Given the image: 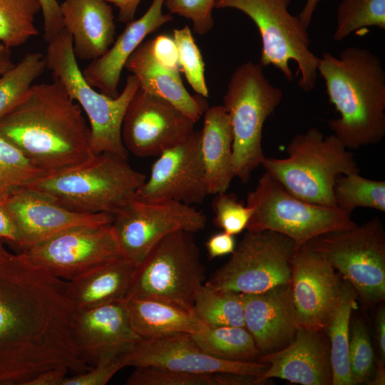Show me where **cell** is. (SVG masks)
<instances>
[{
    "mask_svg": "<svg viewBox=\"0 0 385 385\" xmlns=\"http://www.w3.org/2000/svg\"><path fill=\"white\" fill-rule=\"evenodd\" d=\"M66 283L0 240V385H25L56 367L89 369L72 337Z\"/></svg>",
    "mask_w": 385,
    "mask_h": 385,
    "instance_id": "cell-1",
    "label": "cell"
},
{
    "mask_svg": "<svg viewBox=\"0 0 385 385\" xmlns=\"http://www.w3.org/2000/svg\"><path fill=\"white\" fill-rule=\"evenodd\" d=\"M82 111L58 81L34 84L0 118V134L46 175L63 172L95 155Z\"/></svg>",
    "mask_w": 385,
    "mask_h": 385,
    "instance_id": "cell-2",
    "label": "cell"
},
{
    "mask_svg": "<svg viewBox=\"0 0 385 385\" xmlns=\"http://www.w3.org/2000/svg\"><path fill=\"white\" fill-rule=\"evenodd\" d=\"M318 74L339 117L328 126L348 150L375 145L385 135V71L366 48L349 46L338 56L323 53Z\"/></svg>",
    "mask_w": 385,
    "mask_h": 385,
    "instance_id": "cell-3",
    "label": "cell"
},
{
    "mask_svg": "<svg viewBox=\"0 0 385 385\" xmlns=\"http://www.w3.org/2000/svg\"><path fill=\"white\" fill-rule=\"evenodd\" d=\"M145 179L127 158L102 153L69 170L45 175L27 187L71 210L113 216L135 197Z\"/></svg>",
    "mask_w": 385,
    "mask_h": 385,
    "instance_id": "cell-4",
    "label": "cell"
},
{
    "mask_svg": "<svg viewBox=\"0 0 385 385\" xmlns=\"http://www.w3.org/2000/svg\"><path fill=\"white\" fill-rule=\"evenodd\" d=\"M286 158L265 157L261 165L290 194L310 204L337 207L333 188L339 175L359 173L354 155L334 135L312 127L294 136Z\"/></svg>",
    "mask_w": 385,
    "mask_h": 385,
    "instance_id": "cell-5",
    "label": "cell"
},
{
    "mask_svg": "<svg viewBox=\"0 0 385 385\" xmlns=\"http://www.w3.org/2000/svg\"><path fill=\"white\" fill-rule=\"evenodd\" d=\"M44 56L53 80L63 85L86 113L93 153H110L127 158L121 127L128 103L140 87L137 78L128 76L123 91L115 98L97 91L84 79L73 53L72 38L65 30L48 43Z\"/></svg>",
    "mask_w": 385,
    "mask_h": 385,
    "instance_id": "cell-6",
    "label": "cell"
},
{
    "mask_svg": "<svg viewBox=\"0 0 385 385\" xmlns=\"http://www.w3.org/2000/svg\"><path fill=\"white\" fill-rule=\"evenodd\" d=\"M283 98L280 88L266 78L263 66L247 61L232 73L223 96L232 135V164L235 178L247 183L265 158L262 130Z\"/></svg>",
    "mask_w": 385,
    "mask_h": 385,
    "instance_id": "cell-7",
    "label": "cell"
},
{
    "mask_svg": "<svg viewBox=\"0 0 385 385\" xmlns=\"http://www.w3.org/2000/svg\"><path fill=\"white\" fill-rule=\"evenodd\" d=\"M193 234L178 230L159 241L135 266L125 299L156 300L193 312L196 296L205 282Z\"/></svg>",
    "mask_w": 385,
    "mask_h": 385,
    "instance_id": "cell-8",
    "label": "cell"
},
{
    "mask_svg": "<svg viewBox=\"0 0 385 385\" xmlns=\"http://www.w3.org/2000/svg\"><path fill=\"white\" fill-rule=\"evenodd\" d=\"M292 0H215V9H234L247 15L258 29L261 42L260 63L278 69L289 82L294 79L290 61L297 65V85L312 91L318 76L319 57L309 48L307 29L289 11Z\"/></svg>",
    "mask_w": 385,
    "mask_h": 385,
    "instance_id": "cell-9",
    "label": "cell"
},
{
    "mask_svg": "<svg viewBox=\"0 0 385 385\" xmlns=\"http://www.w3.org/2000/svg\"><path fill=\"white\" fill-rule=\"evenodd\" d=\"M246 204L253 210L247 230L281 233L292 240L297 247L322 234L356 225L351 212L304 202L267 172L248 193Z\"/></svg>",
    "mask_w": 385,
    "mask_h": 385,
    "instance_id": "cell-10",
    "label": "cell"
},
{
    "mask_svg": "<svg viewBox=\"0 0 385 385\" xmlns=\"http://www.w3.org/2000/svg\"><path fill=\"white\" fill-rule=\"evenodd\" d=\"M307 244L322 255L369 304L385 299V231L378 217L319 235Z\"/></svg>",
    "mask_w": 385,
    "mask_h": 385,
    "instance_id": "cell-11",
    "label": "cell"
},
{
    "mask_svg": "<svg viewBox=\"0 0 385 385\" xmlns=\"http://www.w3.org/2000/svg\"><path fill=\"white\" fill-rule=\"evenodd\" d=\"M247 231L230 260L205 282L206 287L257 293L289 284L294 242L274 231Z\"/></svg>",
    "mask_w": 385,
    "mask_h": 385,
    "instance_id": "cell-12",
    "label": "cell"
},
{
    "mask_svg": "<svg viewBox=\"0 0 385 385\" xmlns=\"http://www.w3.org/2000/svg\"><path fill=\"white\" fill-rule=\"evenodd\" d=\"M206 223L205 213L192 205L135 197L113 216L111 227L121 256L136 266L168 235L178 230L195 233Z\"/></svg>",
    "mask_w": 385,
    "mask_h": 385,
    "instance_id": "cell-13",
    "label": "cell"
},
{
    "mask_svg": "<svg viewBox=\"0 0 385 385\" xmlns=\"http://www.w3.org/2000/svg\"><path fill=\"white\" fill-rule=\"evenodd\" d=\"M21 253L33 265L66 281L122 257L111 224L70 228Z\"/></svg>",
    "mask_w": 385,
    "mask_h": 385,
    "instance_id": "cell-14",
    "label": "cell"
},
{
    "mask_svg": "<svg viewBox=\"0 0 385 385\" xmlns=\"http://www.w3.org/2000/svg\"><path fill=\"white\" fill-rule=\"evenodd\" d=\"M195 123L167 100L139 87L126 108L121 138L137 157L158 156L189 138Z\"/></svg>",
    "mask_w": 385,
    "mask_h": 385,
    "instance_id": "cell-15",
    "label": "cell"
},
{
    "mask_svg": "<svg viewBox=\"0 0 385 385\" xmlns=\"http://www.w3.org/2000/svg\"><path fill=\"white\" fill-rule=\"evenodd\" d=\"M201 130L185 141L170 148L153 163L148 178L135 197L146 201L172 200L192 205L208 195L200 150Z\"/></svg>",
    "mask_w": 385,
    "mask_h": 385,
    "instance_id": "cell-16",
    "label": "cell"
},
{
    "mask_svg": "<svg viewBox=\"0 0 385 385\" xmlns=\"http://www.w3.org/2000/svg\"><path fill=\"white\" fill-rule=\"evenodd\" d=\"M297 327L324 330L342 280L329 262L307 243L296 248L289 282Z\"/></svg>",
    "mask_w": 385,
    "mask_h": 385,
    "instance_id": "cell-17",
    "label": "cell"
},
{
    "mask_svg": "<svg viewBox=\"0 0 385 385\" xmlns=\"http://www.w3.org/2000/svg\"><path fill=\"white\" fill-rule=\"evenodd\" d=\"M16 231L22 250L70 228L111 224L113 216L71 210L38 190L24 187L0 200Z\"/></svg>",
    "mask_w": 385,
    "mask_h": 385,
    "instance_id": "cell-18",
    "label": "cell"
},
{
    "mask_svg": "<svg viewBox=\"0 0 385 385\" xmlns=\"http://www.w3.org/2000/svg\"><path fill=\"white\" fill-rule=\"evenodd\" d=\"M125 366H152L193 373H233L260 376L268 368L260 362L231 361L205 353L192 334L182 333L141 339L120 355Z\"/></svg>",
    "mask_w": 385,
    "mask_h": 385,
    "instance_id": "cell-19",
    "label": "cell"
},
{
    "mask_svg": "<svg viewBox=\"0 0 385 385\" xmlns=\"http://www.w3.org/2000/svg\"><path fill=\"white\" fill-rule=\"evenodd\" d=\"M71 333L87 365L116 358L141 340L130 326L123 301L74 311Z\"/></svg>",
    "mask_w": 385,
    "mask_h": 385,
    "instance_id": "cell-20",
    "label": "cell"
},
{
    "mask_svg": "<svg viewBox=\"0 0 385 385\" xmlns=\"http://www.w3.org/2000/svg\"><path fill=\"white\" fill-rule=\"evenodd\" d=\"M322 332L297 327L287 346L261 354L257 362L267 364L268 368L259 381L263 384L279 378L302 385H332L329 346Z\"/></svg>",
    "mask_w": 385,
    "mask_h": 385,
    "instance_id": "cell-21",
    "label": "cell"
},
{
    "mask_svg": "<svg viewBox=\"0 0 385 385\" xmlns=\"http://www.w3.org/2000/svg\"><path fill=\"white\" fill-rule=\"evenodd\" d=\"M245 328L261 354L279 350L297 329L289 284L257 293H240Z\"/></svg>",
    "mask_w": 385,
    "mask_h": 385,
    "instance_id": "cell-22",
    "label": "cell"
},
{
    "mask_svg": "<svg viewBox=\"0 0 385 385\" xmlns=\"http://www.w3.org/2000/svg\"><path fill=\"white\" fill-rule=\"evenodd\" d=\"M165 1L153 0L140 18L127 23L125 29L103 56L91 61L81 71L91 86L113 98L119 95L120 75L129 56L148 34L173 19L169 13L163 12Z\"/></svg>",
    "mask_w": 385,
    "mask_h": 385,
    "instance_id": "cell-23",
    "label": "cell"
},
{
    "mask_svg": "<svg viewBox=\"0 0 385 385\" xmlns=\"http://www.w3.org/2000/svg\"><path fill=\"white\" fill-rule=\"evenodd\" d=\"M60 9L63 30L72 38L76 59L91 61L111 46L115 24L107 0H64Z\"/></svg>",
    "mask_w": 385,
    "mask_h": 385,
    "instance_id": "cell-24",
    "label": "cell"
},
{
    "mask_svg": "<svg viewBox=\"0 0 385 385\" xmlns=\"http://www.w3.org/2000/svg\"><path fill=\"white\" fill-rule=\"evenodd\" d=\"M125 68L135 76L140 88L164 98L195 123L209 108L205 98L185 89L178 70L168 68L154 57L150 39L143 41L128 58Z\"/></svg>",
    "mask_w": 385,
    "mask_h": 385,
    "instance_id": "cell-25",
    "label": "cell"
},
{
    "mask_svg": "<svg viewBox=\"0 0 385 385\" xmlns=\"http://www.w3.org/2000/svg\"><path fill=\"white\" fill-rule=\"evenodd\" d=\"M135 267L121 257L67 281L66 296L73 312L123 301Z\"/></svg>",
    "mask_w": 385,
    "mask_h": 385,
    "instance_id": "cell-26",
    "label": "cell"
},
{
    "mask_svg": "<svg viewBox=\"0 0 385 385\" xmlns=\"http://www.w3.org/2000/svg\"><path fill=\"white\" fill-rule=\"evenodd\" d=\"M200 150L209 195L227 192L235 178L232 164L233 135L223 106L209 107L204 113Z\"/></svg>",
    "mask_w": 385,
    "mask_h": 385,
    "instance_id": "cell-27",
    "label": "cell"
},
{
    "mask_svg": "<svg viewBox=\"0 0 385 385\" xmlns=\"http://www.w3.org/2000/svg\"><path fill=\"white\" fill-rule=\"evenodd\" d=\"M129 322L141 339H155L177 334H195L209 327L192 312L162 302L128 298L123 300Z\"/></svg>",
    "mask_w": 385,
    "mask_h": 385,
    "instance_id": "cell-28",
    "label": "cell"
},
{
    "mask_svg": "<svg viewBox=\"0 0 385 385\" xmlns=\"http://www.w3.org/2000/svg\"><path fill=\"white\" fill-rule=\"evenodd\" d=\"M356 292L346 281L324 330L329 340L332 385H354L349 366V327L351 312L356 304Z\"/></svg>",
    "mask_w": 385,
    "mask_h": 385,
    "instance_id": "cell-29",
    "label": "cell"
},
{
    "mask_svg": "<svg viewBox=\"0 0 385 385\" xmlns=\"http://www.w3.org/2000/svg\"><path fill=\"white\" fill-rule=\"evenodd\" d=\"M192 337L205 353L217 359L257 362L260 356L253 337L243 327H208Z\"/></svg>",
    "mask_w": 385,
    "mask_h": 385,
    "instance_id": "cell-30",
    "label": "cell"
},
{
    "mask_svg": "<svg viewBox=\"0 0 385 385\" xmlns=\"http://www.w3.org/2000/svg\"><path fill=\"white\" fill-rule=\"evenodd\" d=\"M192 312L209 327H245L241 294L236 292L204 284L196 296Z\"/></svg>",
    "mask_w": 385,
    "mask_h": 385,
    "instance_id": "cell-31",
    "label": "cell"
},
{
    "mask_svg": "<svg viewBox=\"0 0 385 385\" xmlns=\"http://www.w3.org/2000/svg\"><path fill=\"white\" fill-rule=\"evenodd\" d=\"M46 68L45 56L30 52L0 76V118L23 100Z\"/></svg>",
    "mask_w": 385,
    "mask_h": 385,
    "instance_id": "cell-32",
    "label": "cell"
},
{
    "mask_svg": "<svg viewBox=\"0 0 385 385\" xmlns=\"http://www.w3.org/2000/svg\"><path fill=\"white\" fill-rule=\"evenodd\" d=\"M333 195L336 207L352 212L356 207H369L385 212V181L364 178L358 173L339 175Z\"/></svg>",
    "mask_w": 385,
    "mask_h": 385,
    "instance_id": "cell-33",
    "label": "cell"
},
{
    "mask_svg": "<svg viewBox=\"0 0 385 385\" xmlns=\"http://www.w3.org/2000/svg\"><path fill=\"white\" fill-rule=\"evenodd\" d=\"M41 9L39 0H0V42L11 48L36 36L34 19Z\"/></svg>",
    "mask_w": 385,
    "mask_h": 385,
    "instance_id": "cell-34",
    "label": "cell"
},
{
    "mask_svg": "<svg viewBox=\"0 0 385 385\" xmlns=\"http://www.w3.org/2000/svg\"><path fill=\"white\" fill-rule=\"evenodd\" d=\"M369 27L385 29V0H342L333 38L340 41Z\"/></svg>",
    "mask_w": 385,
    "mask_h": 385,
    "instance_id": "cell-35",
    "label": "cell"
},
{
    "mask_svg": "<svg viewBox=\"0 0 385 385\" xmlns=\"http://www.w3.org/2000/svg\"><path fill=\"white\" fill-rule=\"evenodd\" d=\"M45 175L20 149L0 134V200Z\"/></svg>",
    "mask_w": 385,
    "mask_h": 385,
    "instance_id": "cell-36",
    "label": "cell"
},
{
    "mask_svg": "<svg viewBox=\"0 0 385 385\" xmlns=\"http://www.w3.org/2000/svg\"><path fill=\"white\" fill-rule=\"evenodd\" d=\"M127 385H228V373H193L152 366L135 367Z\"/></svg>",
    "mask_w": 385,
    "mask_h": 385,
    "instance_id": "cell-37",
    "label": "cell"
},
{
    "mask_svg": "<svg viewBox=\"0 0 385 385\" xmlns=\"http://www.w3.org/2000/svg\"><path fill=\"white\" fill-rule=\"evenodd\" d=\"M179 67L192 89L204 98L209 96L205 76V63L188 26L173 30Z\"/></svg>",
    "mask_w": 385,
    "mask_h": 385,
    "instance_id": "cell-38",
    "label": "cell"
},
{
    "mask_svg": "<svg viewBox=\"0 0 385 385\" xmlns=\"http://www.w3.org/2000/svg\"><path fill=\"white\" fill-rule=\"evenodd\" d=\"M349 366L354 385L366 383L374 370V351L365 323L356 319L351 325Z\"/></svg>",
    "mask_w": 385,
    "mask_h": 385,
    "instance_id": "cell-39",
    "label": "cell"
},
{
    "mask_svg": "<svg viewBox=\"0 0 385 385\" xmlns=\"http://www.w3.org/2000/svg\"><path fill=\"white\" fill-rule=\"evenodd\" d=\"M213 222L223 232L236 235L246 230L253 210L240 202L235 193L215 195L212 202Z\"/></svg>",
    "mask_w": 385,
    "mask_h": 385,
    "instance_id": "cell-40",
    "label": "cell"
},
{
    "mask_svg": "<svg viewBox=\"0 0 385 385\" xmlns=\"http://www.w3.org/2000/svg\"><path fill=\"white\" fill-rule=\"evenodd\" d=\"M215 0H165L164 6L170 14L190 19L195 34L204 35L214 26L212 10Z\"/></svg>",
    "mask_w": 385,
    "mask_h": 385,
    "instance_id": "cell-41",
    "label": "cell"
},
{
    "mask_svg": "<svg viewBox=\"0 0 385 385\" xmlns=\"http://www.w3.org/2000/svg\"><path fill=\"white\" fill-rule=\"evenodd\" d=\"M124 367L125 363L120 355L111 360L98 362L92 369L67 376L62 385H105Z\"/></svg>",
    "mask_w": 385,
    "mask_h": 385,
    "instance_id": "cell-42",
    "label": "cell"
},
{
    "mask_svg": "<svg viewBox=\"0 0 385 385\" xmlns=\"http://www.w3.org/2000/svg\"><path fill=\"white\" fill-rule=\"evenodd\" d=\"M151 51L156 58L163 66L180 70L177 47L173 36L160 34L150 39Z\"/></svg>",
    "mask_w": 385,
    "mask_h": 385,
    "instance_id": "cell-43",
    "label": "cell"
},
{
    "mask_svg": "<svg viewBox=\"0 0 385 385\" xmlns=\"http://www.w3.org/2000/svg\"><path fill=\"white\" fill-rule=\"evenodd\" d=\"M43 23V38L48 43L63 30L60 4L57 0H39Z\"/></svg>",
    "mask_w": 385,
    "mask_h": 385,
    "instance_id": "cell-44",
    "label": "cell"
},
{
    "mask_svg": "<svg viewBox=\"0 0 385 385\" xmlns=\"http://www.w3.org/2000/svg\"><path fill=\"white\" fill-rule=\"evenodd\" d=\"M209 260L232 254L236 242L234 235L223 231L210 236L205 243Z\"/></svg>",
    "mask_w": 385,
    "mask_h": 385,
    "instance_id": "cell-45",
    "label": "cell"
},
{
    "mask_svg": "<svg viewBox=\"0 0 385 385\" xmlns=\"http://www.w3.org/2000/svg\"><path fill=\"white\" fill-rule=\"evenodd\" d=\"M68 371L63 366L46 370L31 379L25 385H62Z\"/></svg>",
    "mask_w": 385,
    "mask_h": 385,
    "instance_id": "cell-46",
    "label": "cell"
},
{
    "mask_svg": "<svg viewBox=\"0 0 385 385\" xmlns=\"http://www.w3.org/2000/svg\"><path fill=\"white\" fill-rule=\"evenodd\" d=\"M376 340L379 351L378 360L384 364L385 361V309L381 306L375 318Z\"/></svg>",
    "mask_w": 385,
    "mask_h": 385,
    "instance_id": "cell-47",
    "label": "cell"
},
{
    "mask_svg": "<svg viewBox=\"0 0 385 385\" xmlns=\"http://www.w3.org/2000/svg\"><path fill=\"white\" fill-rule=\"evenodd\" d=\"M142 0H107L118 10V21L128 23L134 19L139 4Z\"/></svg>",
    "mask_w": 385,
    "mask_h": 385,
    "instance_id": "cell-48",
    "label": "cell"
},
{
    "mask_svg": "<svg viewBox=\"0 0 385 385\" xmlns=\"http://www.w3.org/2000/svg\"><path fill=\"white\" fill-rule=\"evenodd\" d=\"M16 242V231L9 215L0 202V240Z\"/></svg>",
    "mask_w": 385,
    "mask_h": 385,
    "instance_id": "cell-49",
    "label": "cell"
},
{
    "mask_svg": "<svg viewBox=\"0 0 385 385\" xmlns=\"http://www.w3.org/2000/svg\"><path fill=\"white\" fill-rule=\"evenodd\" d=\"M323 0H307L300 13L297 15L302 25L308 29L318 5Z\"/></svg>",
    "mask_w": 385,
    "mask_h": 385,
    "instance_id": "cell-50",
    "label": "cell"
},
{
    "mask_svg": "<svg viewBox=\"0 0 385 385\" xmlns=\"http://www.w3.org/2000/svg\"><path fill=\"white\" fill-rule=\"evenodd\" d=\"M14 65L11 58V48L0 42V76L11 69Z\"/></svg>",
    "mask_w": 385,
    "mask_h": 385,
    "instance_id": "cell-51",
    "label": "cell"
},
{
    "mask_svg": "<svg viewBox=\"0 0 385 385\" xmlns=\"http://www.w3.org/2000/svg\"><path fill=\"white\" fill-rule=\"evenodd\" d=\"M366 384L369 385H384L385 384V369L384 364L377 359L376 361L375 375L372 379Z\"/></svg>",
    "mask_w": 385,
    "mask_h": 385,
    "instance_id": "cell-52",
    "label": "cell"
}]
</instances>
